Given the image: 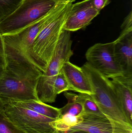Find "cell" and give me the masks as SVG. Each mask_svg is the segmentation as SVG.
Returning <instances> with one entry per match:
<instances>
[{
	"mask_svg": "<svg viewBox=\"0 0 132 133\" xmlns=\"http://www.w3.org/2000/svg\"><path fill=\"white\" fill-rule=\"evenodd\" d=\"M67 4L58 3L46 15L13 34L2 36L6 69L23 77L38 79L40 70L33 50V41L42 29Z\"/></svg>",
	"mask_w": 132,
	"mask_h": 133,
	"instance_id": "obj_1",
	"label": "cell"
},
{
	"mask_svg": "<svg viewBox=\"0 0 132 133\" xmlns=\"http://www.w3.org/2000/svg\"><path fill=\"white\" fill-rule=\"evenodd\" d=\"M81 68L90 83L94 93L90 95L101 112L110 119L132 126L124 113L111 80L97 71L87 62Z\"/></svg>",
	"mask_w": 132,
	"mask_h": 133,
	"instance_id": "obj_2",
	"label": "cell"
},
{
	"mask_svg": "<svg viewBox=\"0 0 132 133\" xmlns=\"http://www.w3.org/2000/svg\"><path fill=\"white\" fill-rule=\"evenodd\" d=\"M72 43L70 32L63 29L46 70L38 80L37 95L42 102L52 103L56 102L57 95L53 91L54 81L65 62L70 61L73 55Z\"/></svg>",
	"mask_w": 132,
	"mask_h": 133,
	"instance_id": "obj_3",
	"label": "cell"
},
{
	"mask_svg": "<svg viewBox=\"0 0 132 133\" xmlns=\"http://www.w3.org/2000/svg\"><path fill=\"white\" fill-rule=\"evenodd\" d=\"M73 3L62 11L39 32L33 41V50L40 70L45 72L52 59Z\"/></svg>",
	"mask_w": 132,
	"mask_h": 133,
	"instance_id": "obj_4",
	"label": "cell"
},
{
	"mask_svg": "<svg viewBox=\"0 0 132 133\" xmlns=\"http://www.w3.org/2000/svg\"><path fill=\"white\" fill-rule=\"evenodd\" d=\"M57 4L53 0H23L13 12L0 22L1 35L20 31L45 16Z\"/></svg>",
	"mask_w": 132,
	"mask_h": 133,
	"instance_id": "obj_5",
	"label": "cell"
},
{
	"mask_svg": "<svg viewBox=\"0 0 132 133\" xmlns=\"http://www.w3.org/2000/svg\"><path fill=\"white\" fill-rule=\"evenodd\" d=\"M38 79L23 77L5 69L0 70V98L5 104L13 102L40 101L37 95Z\"/></svg>",
	"mask_w": 132,
	"mask_h": 133,
	"instance_id": "obj_6",
	"label": "cell"
},
{
	"mask_svg": "<svg viewBox=\"0 0 132 133\" xmlns=\"http://www.w3.org/2000/svg\"><path fill=\"white\" fill-rule=\"evenodd\" d=\"M4 109L11 121L25 133H59L51 125L55 119L11 103L5 104Z\"/></svg>",
	"mask_w": 132,
	"mask_h": 133,
	"instance_id": "obj_7",
	"label": "cell"
},
{
	"mask_svg": "<svg viewBox=\"0 0 132 133\" xmlns=\"http://www.w3.org/2000/svg\"><path fill=\"white\" fill-rule=\"evenodd\" d=\"M114 46V41L96 43L89 48L85 54L87 62L109 79L124 75L115 57Z\"/></svg>",
	"mask_w": 132,
	"mask_h": 133,
	"instance_id": "obj_8",
	"label": "cell"
},
{
	"mask_svg": "<svg viewBox=\"0 0 132 133\" xmlns=\"http://www.w3.org/2000/svg\"><path fill=\"white\" fill-rule=\"evenodd\" d=\"M81 116L83 122L69 130H83L90 133H132V126L117 122L104 115L83 114Z\"/></svg>",
	"mask_w": 132,
	"mask_h": 133,
	"instance_id": "obj_9",
	"label": "cell"
},
{
	"mask_svg": "<svg viewBox=\"0 0 132 133\" xmlns=\"http://www.w3.org/2000/svg\"><path fill=\"white\" fill-rule=\"evenodd\" d=\"M100 12L94 7L92 0H84L72 4L63 29L71 32L83 29Z\"/></svg>",
	"mask_w": 132,
	"mask_h": 133,
	"instance_id": "obj_10",
	"label": "cell"
},
{
	"mask_svg": "<svg viewBox=\"0 0 132 133\" xmlns=\"http://www.w3.org/2000/svg\"><path fill=\"white\" fill-rule=\"evenodd\" d=\"M62 70L68 81L71 91L89 95L94 94L90 81L81 67L77 66L68 61L65 62Z\"/></svg>",
	"mask_w": 132,
	"mask_h": 133,
	"instance_id": "obj_11",
	"label": "cell"
},
{
	"mask_svg": "<svg viewBox=\"0 0 132 133\" xmlns=\"http://www.w3.org/2000/svg\"><path fill=\"white\" fill-rule=\"evenodd\" d=\"M114 42L115 57L124 75L132 77V32L120 35Z\"/></svg>",
	"mask_w": 132,
	"mask_h": 133,
	"instance_id": "obj_12",
	"label": "cell"
},
{
	"mask_svg": "<svg viewBox=\"0 0 132 133\" xmlns=\"http://www.w3.org/2000/svg\"><path fill=\"white\" fill-rule=\"evenodd\" d=\"M111 81L124 113L132 125V77L122 75Z\"/></svg>",
	"mask_w": 132,
	"mask_h": 133,
	"instance_id": "obj_13",
	"label": "cell"
},
{
	"mask_svg": "<svg viewBox=\"0 0 132 133\" xmlns=\"http://www.w3.org/2000/svg\"><path fill=\"white\" fill-rule=\"evenodd\" d=\"M7 103H11L14 105L29 109L40 115L55 120L59 118L60 116V109L46 104L40 101L31 100Z\"/></svg>",
	"mask_w": 132,
	"mask_h": 133,
	"instance_id": "obj_14",
	"label": "cell"
},
{
	"mask_svg": "<svg viewBox=\"0 0 132 133\" xmlns=\"http://www.w3.org/2000/svg\"><path fill=\"white\" fill-rule=\"evenodd\" d=\"M64 95L68 101L67 104L61 108L60 116L69 114L74 116H81L83 113V105L77 99L76 94L64 92Z\"/></svg>",
	"mask_w": 132,
	"mask_h": 133,
	"instance_id": "obj_15",
	"label": "cell"
},
{
	"mask_svg": "<svg viewBox=\"0 0 132 133\" xmlns=\"http://www.w3.org/2000/svg\"><path fill=\"white\" fill-rule=\"evenodd\" d=\"M82 122L83 118L81 116L66 114L60 116L59 118L52 122L51 125L59 132H65Z\"/></svg>",
	"mask_w": 132,
	"mask_h": 133,
	"instance_id": "obj_16",
	"label": "cell"
},
{
	"mask_svg": "<svg viewBox=\"0 0 132 133\" xmlns=\"http://www.w3.org/2000/svg\"><path fill=\"white\" fill-rule=\"evenodd\" d=\"M77 99L83 105V114L104 115L100 111L97 104L90 95L79 93L78 94H77Z\"/></svg>",
	"mask_w": 132,
	"mask_h": 133,
	"instance_id": "obj_17",
	"label": "cell"
},
{
	"mask_svg": "<svg viewBox=\"0 0 132 133\" xmlns=\"http://www.w3.org/2000/svg\"><path fill=\"white\" fill-rule=\"evenodd\" d=\"M0 133H25L9 118L4 108L0 110Z\"/></svg>",
	"mask_w": 132,
	"mask_h": 133,
	"instance_id": "obj_18",
	"label": "cell"
},
{
	"mask_svg": "<svg viewBox=\"0 0 132 133\" xmlns=\"http://www.w3.org/2000/svg\"><path fill=\"white\" fill-rule=\"evenodd\" d=\"M23 0H0V22L13 12Z\"/></svg>",
	"mask_w": 132,
	"mask_h": 133,
	"instance_id": "obj_19",
	"label": "cell"
},
{
	"mask_svg": "<svg viewBox=\"0 0 132 133\" xmlns=\"http://www.w3.org/2000/svg\"><path fill=\"white\" fill-rule=\"evenodd\" d=\"M69 90L71 91L70 87L61 70L54 81L53 84L54 93L57 96V95L62 92H66Z\"/></svg>",
	"mask_w": 132,
	"mask_h": 133,
	"instance_id": "obj_20",
	"label": "cell"
},
{
	"mask_svg": "<svg viewBox=\"0 0 132 133\" xmlns=\"http://www.w3.org/2000/svg\"><path fill=\"white\" fill-rule=\"evenodd\" d=\"M122 31L121 34H127L132 32V12L131 11L126 18L121 26Z\"/></svg>",
	"mask_w": 132,
	"mask_h": 133,
	"instance_id": "obj_21",
	"label": "cell"
},
{
	"mask_svg": "<svg viewBox=\"0 0 132 133\" xmlns=\"http://www.w3.org/2000/svg\"><path fill=\"white\" fill-rule=\"evenodd\" d=\"M5 61L4 52V44L2 36L0 33V70L5 68Z\"/></svg>",
	"mask_w": 132,
	"mask_h": 133,
	"instance_id": "obj_22",
	"label": "cell"
},
{
	"mask_svg": "<svg viewBox=\"0 0 132 133\" xmlns=\"http://www.w3.org/2000/svg\"><path fill=\"white\" fill-rule=\"evenodd\" d=\"M110 0H92L93 5L98 11H100L110 3Z\"/></svg>",
	"mask_w": 132,
	"mask_h": 133,
	"instance_id": "obj_23",
	"label": "cell"
},
{
	"mask_svg": "<svg viewBox=\"0 0 132 133\" xmlns=\"http://www.w3.org/2000/svg\"><path fill=\"white\" fill-rule=\"evenodd\" d=\"M57 3H64L66 4L68 3H73L76 0H53Z\"/></svg>",
	"mask_w": 132,
	"mask_h": 133,
	"instance_id": "obj_24",
	"label": "cell"
},
{
	"mask_svg": "<svg viewBox=\"0 0 132 133\" xmlns=\"http://www.w3.org/2000/svg\"><path fill=\"white\" fill-rule=\"evenodd\" d=\"M60 133H90L86 131H83V130H69L65 132H61Z\"/></svg>",
	"mask_w": 132,
	"mask_h": 133,
	"instance_id": "obj_25",
	"label": "cell"
},
{
	"mask_svg": "<svg viewBox=\"0 0 132 133\" xmlns=\"http://www.w3.org/2000/svg\"><path fill=\"white\" fill-rule=\"evenodd\" d=\"M4 104L2 100L0 98V110L4 108Z\"/></svg>",
	"mask_w": 132,
	"mask_h": 133,
	"instance_id": "obj_26",
	"label": "cell"
},
{
	"mask_svg": "<svg viewBox=\"0 0 132 133\" xmlns=\"http://www.w3.org/2000/svg\"><path fill=\"white\" fill-rule=\"evenodd\" d=\"M59 133H60V132H59Z\"/></svg>",
	"mask_w": 132,
	"mask_h": 133,
	"instance_id": "obj_27",
	"label": "cell"
}]
</instances>
